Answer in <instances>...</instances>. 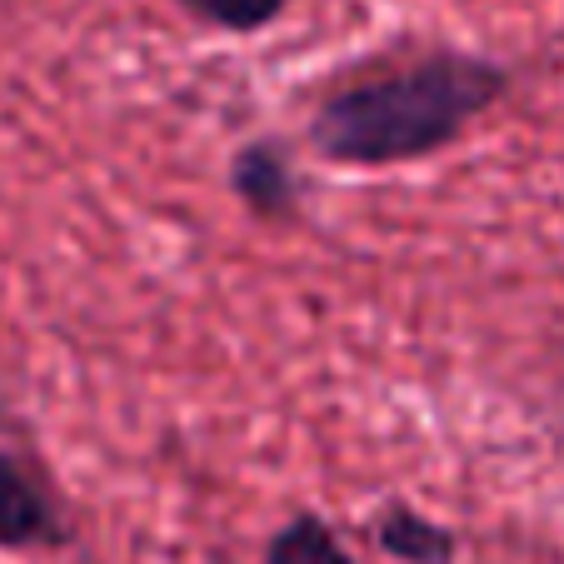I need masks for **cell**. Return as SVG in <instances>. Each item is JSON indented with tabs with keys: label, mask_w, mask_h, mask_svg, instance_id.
<instances>
[{
	"label": "cell",
	"mask_w": 564,
	"mask_h": 564,
	"mask_svg": "<svg viewBox=\"0 0 564 564\" xmlns=\"http://www.w3.org/2000/svg\"><path fill=\"white\" fill-rule=\"evenodd\" d=\"M260 564H355V554L340 544V534L330 530V520L319 514H295L270 534Z\"/></svg>",
	"instance_id": "obj_5"
},
{
	"label": "cell",
	"mask_w": 564,
	"mask_h": 564,
	"mask_svg": "<svg viewBox=\"0 0 564 564\" xmlns=\"http://www.w3.org/2000/svg\"><path fill=\"white\" fill-rule=\"evenodd\" d=\"M370 534H375V544H380V554H390V560H400V564H455V554H459L455 530L430 520V514H420L415 505H405V500L384 505L370 520Z\"/></svg>",
	"instance_id": "obj_4"
},
{
	"label": "cell",
	"mask_w": 564,
	"mask_h": 564,
	"mask_svg": "<svg viewBox=\"0 0 564 564\" xmlns=\"http://www.w3.org/2000/svg\"><path fill=\"white\" fill-rule=\"evenodd\" d=\"M514 90V70L455 45L330 90L310 116V145L330 165L384 171L440 155Z\"/></svg>",
	"instance_id": "obj_1"
},
{
	"label": "cell",
	"mask_w": 564,
	"mask_h": 564,
	"mask_svg": "<svg viewBox=\"0 0 564 564\" xmlns=\"http://www.w3.org/2000/svg\"><path fill=\"white\" fill-rule=\"evenodd\" d=\"M70 544V524H65L55 495L21 465L15 455L0 449V550H61Z\"/></svg>",
	"instance_id": "obj_2"
},
{
	"label": "cell",
	"mask_w": 564,
	"mask_h": 564,
	"mask_svg": "<svg viewBox=\"0 0 564 564\" xmlns=\"http://www.w3.org/2000/svg\"><path fill=\"white\" fill-rule=\"evenodd\" d=\"M230 191L240 195V205H246L256 220H295L300 215V175H295V160H290V150L280 145V140L260 135L250 140V145L235 150L230 160Z\"/></svg>",
	"instance_id": "obj_3"
},
{
	"label": "cell",
	"mask_w": 564,
	"mask_h": 564,
	"mask_svg": "<svg viewBox=\"0 0 564 564\" xmlns=\"http://www.w3.org/2000/svg\"><path fill=\"white\" fill-rule=\"evenodd\" d=\"M181 6L195 21L215 25V31H235V35H256L290 11V0H181Z\"/></svg>",
	"instance_id": "obj_6"
}]
</instances>
